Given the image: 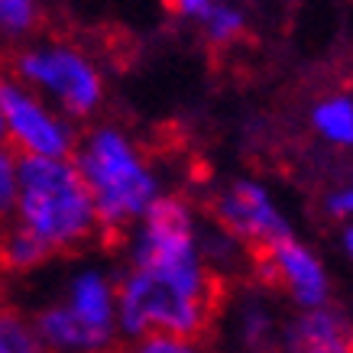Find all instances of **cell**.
<instances>
[{"mask_svg":"<svg viewBox=\"0 0 353 353\" xmlns=\"http://www.w3.org/2000/svg\"><path fill=\"white\" fill-rule=\"evenodd\" d=\"M75 169L94 208V230H101L108 250H117L127 240L130 224L156 201L152 172L139 159L133 143L114 127H101L85 137Z\"/></svg>","mask_w":353,"mask_h":353,"instance_id":"cell-1","label":"cell"},{"mask_svg":"<svg viewBox=\"0 0 353 353\" xmlns=\"http://www.w3.org/2000/svg\"><path fill=\"white\" fill-rule=\"evenodd\" d=\"M17 204L20 224L39 236L52 256L72 253L94 234V208L88 188L72 162L43 159V156H17Z\"/></svg>","mask_w":353,"mask_h":353,"instance_id":"cell-2","label":"cell"},{"mask_svg":"<svg viewBox=\"0 0 353 353\" xmlns=\"http://www.w3.org/2000/svg\"><path fill=\"white\" fill-rule=\"evenodd\" d=\"M114 299H117L123 331H159V337H175L185 343L204 337L221 314V301L188 295L179 285L139 269H133L123 282L114 285Z\"/></svg>","mask_w":353,"mask_h":353,"instance_id":"cell-3","label":"cell"},{"mask_svg":"<svg viewBox=\"0 0 353 353\" xmlns=\"http://www.w3.org/2000/svg\"><path fill=\"white\" fill-rule=\"evenodd\" d=\"M10 75L26 78L30 85H39L52 91L72 117H88L101 104V75L94 65L81 52L68 46H52V49H30L20 52L17 62L10 65Z\"/></svg>","mask_w":353,"mask_h":353,"instance_id":"cell-4","label":"cell"},{"mask_svg":"<svg viewBox=\"0 0 353 353\" xmlns=\"http://www.w3.org/2000/svg\"><path fill=\"white\" fill-rule=\"evenodd\" d=\"M253 272L263 285L276 292H285L295 305L305 308H324L327 301V276L324 266L311 256L295 236H279L269 243L246 246Z\"/></svg>","mask_w":353,"mask_h":353,"instance_id":"cell-5","label":"cell"},{"mask_svg":"<svg viewBox=\"0 0 353 353\" xmlns=\"http://www.w3.org/2000/svg\"><path fill=\"white\" fill-rule=\"evenodd\" d=\"M0 117L10 130L7 146L13 156H43V159H62L72 150V139L65 127L49 110L32 101L13 78L0 75Z\"/></svg>","mask_w":353,"mask_h":353,"instance_id":"cell-6","label":"cell"},{"mask_svg":"<svg viewBox=\"0 0 353 353\" xmlns=\"http://www.w3.org/2000/svg\"><path fill=\"white\" fill-rule=\"evenodd\" d=\"M211 211H214L217 227L243 246H256V243L279 240V236H292L285 217L272 208L266 192L250 182H240L234 188H227L224 194H217Z\"/></svg>","mask_w":353,"mask_h":353,"instance_id":"cell-7","label":"cell"},{"mask_svg":"<svg viewBox=\"0 0 353 353\" xmlns=\"http://www.w3.org/2000/svg\"><path fill=\"white\" fill-rule=\"evenodd\" d=\"M289 353H350V327L337 311L311 308L289 324Z\"/></svg>","mask_w":353,"mask_h":353,"instance_id":"cell-8","label":"cell"},{"mask_svg":"<svg viewBox=\"0 0 353 353\" xmlns=\"http://www.w3.org/2000/svg\"><path fill=\"white\" fill-rule=\"evenodd\" d=\"M36 334L39 341H49L52 347H65V350H88V353H110L117 343L114 337L91 331L88 324L75 318L72 308H46L36 318Z\"/></svg>","mask_w":353,"mask_h":353,"instance_id":"cell-9","label":"cell"},{"mask_svg":"<svg viewBox=\"0 0 353 353\" xmlns=\"http://www.w3.org/2000/svg\"><path fill=\"white\" fill-rule=\"evenodd\" d=\"M75 318L91 331L114 337V285L101 272H85L72 285V305Z\"/></svg>","mask_w":353,"mask_h":353,"instance_id":"cell-10","label":"cell"},{"mask_svg":"<svg viewBox=\"0 0 353 353\" xmlns=\"http://www.w3.org/2000/svg\"><path fill=\"white\" fill-rule=\"evenodd\" d=\"M46 259H52V250L32 236L23 224L0 230V269L7 272H30V269L43 266Z\"/></svg>","mask_w":353,"mask_h":353,"instance_id":"cell-11","label":"cell"},{"mask_svg":"<svg viewBox=\"0 0 353 353\" xmlns=\"http://www.w3.org/2000/svg\"><path fill=\"white\" fill-rule=\"evenodd\" d=\"M0 353H43L36 327L3 301H0Z\"/></svg>","mask_w":353,"mask_h":353,"instance_id":"cell-12","label":"cell"},{"mask_svg":"<svg viewBox=\"0 0 353 353\" xmlns=\"http://www.w3.org/2000/svg\"><path fill=\"white\" fill-rule=\"evenodd\" d=\"M350 117H353L350 97H331V101L318 104V110H314V127L321 130L327 139L347 146L353 139V120Z\"/></svg>","mask_w":353,"mask_h":353,"instance_id":"cell-13","label":"cell"},{"mask_svg":"<svg viewBox=\"0 0 353 353\" xmlns=\"http://www.w3.org/2000/svg\"><path fill=\"white\" fill-rule=\"evenodd\" d=\"M204 23H208L211 43H234V39H240V32H243V13L230 10L224 3H214L211 13L204 17Z\"/></svg>","mask_w":353,"mask_h":353,"instance_id":"cell-14","label":"cell"},{"mask_svg":"<svg viewBox=\"0 0 353 353\" xmlns=\"http://www.w3.org/2000/svg\"><path fill=\"white\" fill-rule=\"evenodd\" d=\"M36 23V0H0V30L26 32Z\"/></svg>","mask_w":353,"mask_h":353,"instance_id":"cell-15","label":"cell"},{"mask_svg":"<svg viewBox=\"0 0 353 353\" xmlns=\"http://www.w3.org/2000/svg\"><path fill=\"white\" fill-rule=\"evenodd\" d=\"M269 337H272V318H269L266 308H259V305H246L243 311V341L246 347H266Z\"/></svg>","mask_w":353,"mask_h":353,"instance_id":"cell-16","label":"cell"},{"mask_svg":"<svg viewBox=\"0 0 353 353\" xmlns=\"http://www.w3.org/2000/svg\"><path fill=\"white\" fill-rule=\"evenodd\" d=\"M17 204V172L7 152H0V221L13 211Z\"/></svg>","mask_w":353,"mask_h":353,"instance_id":"cell-17","label":"cell"},{"mask_svg":"<svg viewBox=\"0 0 353 353\" xmlns=\"http://www.w3.org/2000/svg\"><path fill=\"white\" fill-rule=\"evenodd\" d=\"M110 353H123V350H117V347H114ZM127 353H198V350H194L192 343H185V341H175V337H159V334H156V337H150L146 343H139L137 350H127Z\"/></svg>","mask_w":353,"mask_h":353,"instance_id":"cell-18","label":"cell"},{"mask_svg":"<svg viewBox=\"0 0 353 353\" xmlns=\"http://www.w3.org/2000/svg\"><path fill=\"white\" fill-rule=\"evenodd\" d=\"M165 7L175 13H182V17H198V20H204L214 3H211V0H165Z\"/></svg>","mask_w":353,"mask_h":353,"instance_id":"cell-19","label":"cell"},{"mask_svg":"<svg viewBox=\"0 0 353 353\" xmlns=\"http://www.w3.org/2000/svg\"><path fill=\"white\" fill-rule=\"evenodd\" d=\"M350 192H337V194H331V198H327V211H331L334 217H337V221H343V217L350 214Z\"/></svg>","mask_w":353,"mask_h":353,"instance_id":"cell-20","label":"cell"},{"mask_svg":"<svg viewBox=\"0 0 353 353\" xmlns=\"http://www.w3.org/2000/svg\"><path fill=\"white\" fill-rule=\"evenodd\" d=\"M3 130H7V127H3V117H0V139L7 137V133H3Z\"/></svg>","mask_w":353,"mask_h":353,"instance_id":"cell-21","label":"cell"}]
</instances>
